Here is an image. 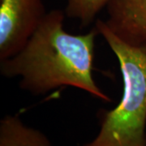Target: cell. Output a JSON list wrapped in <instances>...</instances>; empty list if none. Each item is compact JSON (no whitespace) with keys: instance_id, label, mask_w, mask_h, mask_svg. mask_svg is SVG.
Returning <instances> with one entry per match:
<instances>
[{"instance_id":"obj_1","label":"cell","mask_w":146,"mask_h":146,"mask_svg":"<svg viewBox=\"0 0 146 146\" xmlns=\"http://www.w3.org/2000/svg\"><path fill=\"white\" fill-rule=\"evenodd\" d=\"M65 16L58 9L48 12L21 51L0 61L1 75L19 77L20 88L33 95L70 86L110 102L93 76L98 33L94 28L84 34L69 33L64 29Z\"/></svg>"},{"instance_id":"obj_2","label":"cell","mask_w":146,"mask_h":146,"mask_svg":"<svg viewBox=\"0 0 146 146\" xmlns=\"http://www.w3.org/2000/svg\"><path fill=\"white\" fill-rule=\"evenodd\" d=\"M94 28L118 59L123 87L119 104L100 111L99 131L84 146H146V46L126 43L102 20Z\"/></svg>"},{"instance_id":"obj_3","label":"cell","mask_w":146,"mask_h":146,"mask_svg":"<svg viewBox=\"0 0 146 146\" xmlns=\"http://www.w3.org/2000/svg\"><path fill=\"white\" fill-rule=\"evenodd\" d=\"M46 14L42 0H0V61L21 51Z\"/></svg>"},{"instance_id":"obj_4","label":"cell","mask_w":146,"mask_h":146,"mask_svg":"<svg viewBox=\"0 0 146 146\" xmlns=\"http://www.w3.org/2000/svg\"><path fill=\"white\" fill-rule=\"evenodd\" d=\"M106 25L132 46H146V0H110Z\"/></svg>"},{"instance_id":"obj_5","label":"cell","mask_w":146,"mask_h":146,"mask_svg":"<svg viewBox=\"0 0 146 146\" xmlns=\"http://www.w3.org/2000/svg\"><path fill=\"white\" fill-rule=\"evenodd\" d=\"M0 146H53L42 131L25 124L18 115L0 120Z\"/></svg>"},{"instance_id":"obj_6","label":"cell","mask_w":146,"mask_h":146,"mask_svg":"<svg viewBox=\"0 0 146 146\" xmlns=\"http://www.w3.org/2000/svg\"><path fill=\"white\" fill-rule=\"evenodd\" d=\"M110 0H68L66 16L80 21L81 26H88L100 11L106 7Z\"/></svg>"},{"instance_id":"obj_7","label":"cell","mask_w":146,"mask_h":146,"mask_svg":"<svg viewBox=\"0 0 146 146\" xmlns=\"http://www.w3.org/2000/svg\"><path fill=\"white\" fill-rule=\"evenodd\" d=\"M145 140H146V137H145Z\"/></svg>"}]
</instances>
